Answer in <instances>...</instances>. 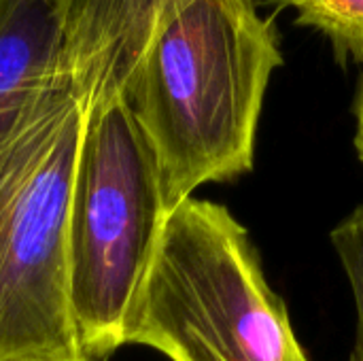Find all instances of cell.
Listing matches in <instances>:
<instances>
[{"instance_id": "5b68a950", "label": "cell", "mask_w": 363, "mask_h": 361, "mask_svg": "<svg viewBox=\"0 0 363 361\" xmlns=\"http://www.w3.org/2000/svg\"><path fill=\"white\" fill-rule=\"evenodd\" d=\"M164 0H64V60L85 106L125 83L149 40Z\"/></svg>"}, {"instance_id": "8992f818", "label": "cell", "mask_w": 363, "mask_h": 361, "mask_svg": "<svg viewBox=\"0 0 363 361\" xmlns=\"http://www.w3.org/2000/svg\"><path fill=\"white\" fill-rule=\"evenodd\" d=\"M72 83L55 0H0V149L34 106Z\"/></svg>"}, {"instance_id": "6da1fadb", "label": "cell", "mask_w": 363, "mask_h": 361, "mask_svg": "<svg viewBox=\"0 0 363 361\" xmlns=\"http://www.w3.org/2000/svg\"><path fill=\"white\" fill-rule=\"evenodd\" d=\"M279 34L253 0H164L123 96L157 162L166 211L251 170Z\"/></svg>"}, {"instance_id": "52a82bcc", "label": "cell", "mask_w": 363, "mask_h": 361, "mask_svg": "<svg viewBox=\"0 0 363 361\" xmlns=\"http://www.w3.org/2000/svg\"><path fill=\"white\" fill-rule=\"evenodd\" d=\"M298 11V23L323 32L340 55L363 60V0H277Z\"/></svg>"}, {"instance_id": "ba28073f", "label": "cell", "mask_w": 363, "mask_h": 361, "mask_svg": "<svg viewBox=\"0 0 363 361\" xmlns=\"http://www.w3.org/2000/svg\"><path fill=\"white\" fill-rule=\"evenodd\" d=\"M330 238L340 257V264L347 272L355 298L357 334L351 361H363V204L332 230Z\"/></svg>"}, {"instance_id": "30bf717a", "label": "cell", "mask_w": 363, "mask_h": 361, "mask_svg": "<svg viewBox=\"0 0 363 361\" xmlns=\"http://www.w3.org/2000/svg\"><path fill=\"white\" fill-rule=\"evenodd\" d=\"M30 361H32V360H30ZM36 361H51V360H36ZM53 361H91V360L83 357V360H53Z\"/></svg>"}, {"instance_id": "7a4b0ae2", "label": "cell", "mask_w": 363, "mask_h": 361, "mask_svg": "<svg viewBox=\"0 0 363 361\" xmlns=\"http://www.w3.org/2000/svg\"><path fill=\"white\" fill-rule=\"evenodd\" d=\"M125 345L172 361H308L247 230L194 196L166 217Z\"/></svg>"}, {"instance_id": "9c48e42d", "label": "cell", "mask_w": 363, "mask_h": 361, "mask_svg": "<svg viewBox=\"0 0 363 361\" xmlns=\"http://www.w3.org/2000/svg\"><path fill=\"white\" fill-rule=\"evenodd\" d=\"M355 145H357V151H359V157L363 162V74L362 85H359V96H357V136H355Z\"/></svg>"}, {"instance_id": "8fae6325", "label": "cell", "mask_w": 363, "mask_h": 361, "mask_svg": "<svg viewBox=\"0 0 363 361\" xmlns=\"http://www.w3.org/2000/svg\"><path fill=\"white\" fill-rule=\"evenodd\" d=\"M55 2H57V6H60V4H62V2H64V0H55Z\"/></svg>"}, {"instance_id": "277c9868", "label": "cell", "mask_w": 363, "mask_h": 361, "mask_svg": "<svg viewBox=\"0 0 363 361\" xmlns=\"http://www.w3.org/2000/svg\"><path fill=\"white\" fill-rule=\"evenodd\" d=\"M166 217L155 153L125 96L89 104L68 219L70 311L87 360L125 345Z\"/></svg>"}, {"instance_id": "3957f363", "label": "cell", "mask_w": 363, "mask_h": 361, "mask_svg": "<svg viewBox=\"0 0 363 361\" xmlns=\"http://www.w3.org/2000/svg\"><path fill=\"white\" fill-rule=\"evenodd\" d=\"M85 106L51 89L0 149V361L83 360L70 311L68 219Z\"/></svg>"}, {"instance_id": "7c38bea8", "label": "cell", "mask_w": 363, "mask_h": 361, "mask_svg": "<svg viewBox=\"0 0 363 361\" xmlns=\"http://www.w3.org/2000/svg\"><path fill=\"white\" fill-rule=\"evenodd\" d=\"M274 2H277V0H274Z\"/></svg>"}]
</instances>
